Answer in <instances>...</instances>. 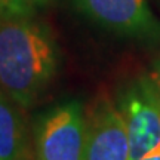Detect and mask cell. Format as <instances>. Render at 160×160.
I'll list each match as a JSON object with an SVG mask.
<instances>
[{
	"label": "cell",
	"instance_id": "6da1fadb",
	"mask_svg": "<svg viewBox=\"0 0 160 160\" xmlns=\"http://www.w3.org/2000/svg\"><path fill=\"white\" fill-rule=\"evenodd\" d=\"M58 49L49 30L11 6L0 13V91L28 108L57 74Z\"/></svg>",
	"mask_w": 160,
	"mask_h": 160
},
{
	"label": "cell",
	"instance_id": "7a4b0ae2",
	"mask_svg": "<svg viewBox=\"0 0 160 160\" xmlns=\"http://www.w3.org/2000/svg\"><path fill=\"white\" fill-rule=\"evenodd\" d=\"M117 107L125 120L131 160L160 150V91L151 77H138L122 89Z\"/></svg>",
	"mask_w": 160,
	"mask_h": 160
},
{
	"label": "cell",
	"instance_id": "3957f363",
	"mask_svg": "<svg viewBox=\"0 0 160 160\" xmlns=\"http://www.w3.org/2000/svg\"><path fill=\"white\" fill-rule=\"evenodd\" d=\"M85 110L68 101L42 116L36 131L37 160H85Z\"/></svg>",
	"mask_w": 160,
	"mask_h": 160
},
{
	"label": "cell",
	"instance_id": "277c9868",
	"mask_svg": "<svg viewBox=\"0 0 160 160\" xmlns=\"http://www.w3.org/2000/svg\"><path fill=\"white\" fill-rule=\"evenodd\" d=\"M85 119V160H131L125 120L114 101L99 97Z\"/></svg>",
	"mask_w": 160,
	"mask_h": 160
},
{
	"label": "cell",
	"instance_id": "5b68a950",
	"mask_svg": "<svg viewBox=\"0 0 160 160\" xmlns=\"http://www.w3.org/2000/svg\"><path fill=\"white\" fill-rule=\"evenodd\" d=\"M74 3L85 15L114 33L141 39L160 36V24L147 0H74Z\"/></svg>",
	"mask_w": 160,
	"mask_h": 160
},
{
	"label": "cell",
	"instance_id": "8992f818",
	"mask_svg": "<svg viewBox=\"0 0 160 160\" xmlns=\"http://www.w3.org/2000/svg\"><path fill=\"white\" fill-rule=\"evenodd\" d=\"M0 91V160L27 159V137L22 117Z\"/></svg>",
	"mask_w": 160,
	"mask_h": 160
},
{
	"label": "cell",
	"instance_id": "52a82bcc",
	"mask_svg": "<svg viewBox=\"0 0 160 160\" xmlns=\"http://www.w3.org/2000/svg\"><path fill=\"white\" fill-rule=\"evenodd\" d=\"M151 79L154 80V83L157 85V88H159L160 91V62L157 64L154 67V70H153V73H151Z\"/></svg>",
	"mask_w": 160,
	"mask_h": 160
},
{
	"label": "cell",
	"instance_id": "ba28073f",
	"mask_svg": "<svg viewBox=\"0 0 160 160\" xmlns=\"http://www.w3.org/2000/svg\"><path fill=\"white\" fill-rule=\"evenodd\" d=\"M138 160H160V150L151 153L148 156H144V157H141V159H138Z\"/></svg>",
	"mask_w": 160,
	"mask_h": 160
},
{
	"label": "cell",
	"instance_id": "9c48e42d",
	"mask_svg": "<svg viewBox=\"0 0 160 160\" xmlns=\"http://www.w3.org/2000/svg\"><path fill=\"white\" fill-rule=\"evenodd\" d=\"M5 3H9L11 6L17 5V3H21V2H45V0H2Z\"/></svg>",
	"mask_w": 160,
	"mask_h": 160
}]
</instances>
